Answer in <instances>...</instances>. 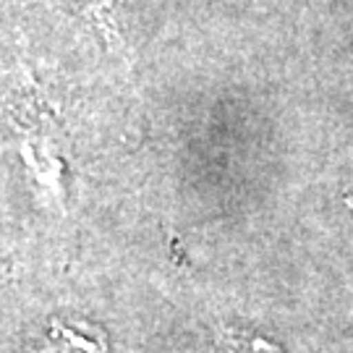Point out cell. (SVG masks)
I'll return each instance as SVG.
<instances>
[{
	"label": "cell",
	"instance_id": "2",
	"mask_svg": "<svg viewBox=\"0 0 353 353\" xmlns=\"http://www.w3.org/2000/svg\"><path fill=\"white\" fill-rule=\"evenodd\" d=\"M79 3L92 16V21L97 24L102 37L108 39V42H121V34H118V26H115L113 16V0H79Z\"/></svg>",
	"mask_w": 353,
	"mask_h": 353
},
{
	"label": "cell",
	"instance_id": "1",
	"mask_svg": "<svg viewBox=\"0 0 353 353\" xmlns=\"http://www.w3.org/2000/svg\"><path fill=\"white\" fill-rule=\"evenodd\" d=\"M16 131H19V152L26 168L45 189L55 196L61 194L63 176V137L58 118L37 87L24 84L21 100L16 108Z\"/></svg>",
	"mask_w": 353,
	"mask_h": 353
}]
</instances>
